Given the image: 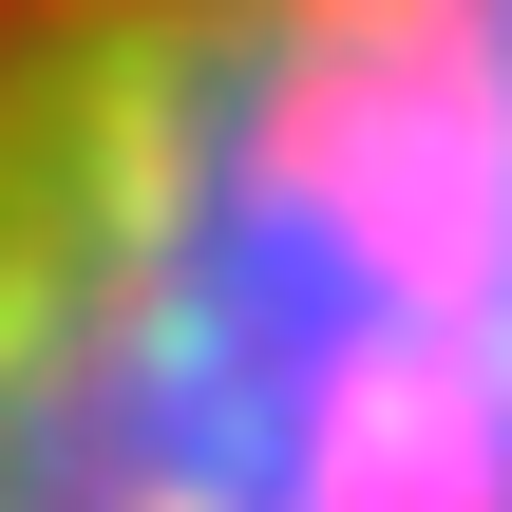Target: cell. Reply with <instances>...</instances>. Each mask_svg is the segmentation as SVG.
I'll list each match as a JSON object with an SVG mask.
<instances>
[{
    "label": "cell",
    "mask_w": 512,
    "mask_h": 512,
    "mask_svg": "<svg viewBox=\"0 0 512 512\" xmlns=\"http://www.w3.org/2000/svg\"><path fill=\"white\" fill-rule=\"evenodd\" d=\"M0 512H512V0H0Z\"/></svg>",
    "instance_id": "obj_1"
}]
</instances>
